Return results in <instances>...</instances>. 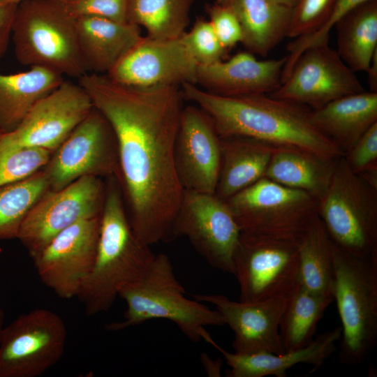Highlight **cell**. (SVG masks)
<instances>
[{
  "label": "cell",
  "mask_w": 377,
  "mask_h": 377,
  "mask_svg": "<svg viewBox=\"0 0 377 377\" xmlns=\"http://www.w3.org/2000/svg\"><path fill=\"white\" fill-rule=\"evenodd\" d=\"M310 119L344 154L377 123V92L364 91L335 99L311 110Z\"/></svg>",
  "instance_id": "23"
},
{
  "label": "cell",
  "mask_w": 377,
  "mask_h": 377,
  "mask_svg": "<svg viewBox=\"0 0 377 377\" xmlns=\"http://www.w3.org/2000/svg\"><path fill=\"white\" fill-rule=\"evenodd\" d=\"M4 3H8V4H15V5H17L18 3H20L21 1H22L23 0H2Z\"/></svg>",
  "instance_id": "45"
},
{
  "label": "cell",
  "mask_w": 377,
  "mask_h": 377,
  "mask_svg": "<svg viewBox=\"0 0 377 377\" xmlns=\"http://www.w3.org/2000/svg\"><path fill=\"white\" fill-rule=\"evenodd\" d=\"M343 156L351 171L357 175L377 165V123L367 131Z\"/></svg>",
  "instance_id": "38"
},
{
  "label": "cell",
  "mask_w": 377,
  "mask_h": 377,
  "mask_svg": "<svg viewBox=\"0 0 377 377\" xmlns=\"http://www.w3.org/2000/svg\"><path fill=\"white\" fill-rule=\"evenodd\" d=\"M77 80L115 134L117 177L132 230L149 246L171 239L184 193L174 163L182 90L127 85L107 74L87 73Z\"/></svg>",
  "instance_id": "1"
},
{
  "label": "cell",
  "mask_w": 377,
  "mask_h": 377,
  "mask_svg": "<svg viewBox=\"0 0 377 377\" xmlns=\"http://www.w3.org/2000/svg\"><path fill=\"white\" fill-rule=\"evenodd\" d=\"M17 4L10 39L17 61L79 79L88 73L76 33L75 18L61 0Z\"/></svg>",
  "instance_id": "5"
},
{
  "label": "cell",
  "mask_w": 377,
  "mask_h": 377,
  "mask_svg": "<svg viewBox=\"0 0 377 377\" xmlns=\"http://www.w3.org/2000/svg\"><path fill=\"white\" fill-rule=\"evenodd\" d=\"M193 2L194 0H128L127 20L144 27L149 38H178L185 32Z\"/></svg>",
  "instance_id": "31"
},
{
  "label": "cell",
  "mask_w": 377,
  "mask_h": 377,
  "mask_svg": "<svg viewBox=\"0 0 377 377\" xmlns=\"http://www.w3.org/2000/svg\"><path fill=\"white\" fill-rule=\"evenodd\" d=\"M174 163L184 190L214 194L221 163L220 137L210 117L198 106L182 109Z\"/></svg>",
  "instance_id": "18"
},
{
  "label": "cell",
  "mask_w": 377,
  "mask_h": 377,
  "mask_svg": "<svg viewBox=\"0 0 377 377\" xmlns=\"http://www.w3.org/2000/svg\"><path fill=\"white\" fill-rule=\"evenodd\" d=\"M68 13L74 18L99 17L128 22V0H64Z\"/></svg>",
  "instance_id": "36"
},
{
  "label": "cell",
  "mask_w": 377,
  "mask_h": 377,
  "mask_svg": "<svg viewBox=\"0 0 377 377\" xmlns=\"http://www.w3.org/2000/svg\"><path fill=\"white\" fill-rule=\"evenodd\" d=\"M54 151L19 147L0 151V187L22 181L43 170Z\"/></svg>",
  "instance_id": "33"
},
{
  "label": "cell",
  "mask_w": 377,
  "mask_h": 377,
  "mask_svg": "<svg viewBox=\"0 0 377 377\" xmlns=\"http://www.w3.org/2000/svg\"><path fill=\"white\" fill-rule=\"evenodd\" d=\"M333 280L332 242L318 216L301 241L300 282L313 293L333 295Z\"/></svg>",
  "instance_id": "30"
},
{
  "label": "cell",
  "mask_w": 377,
  "mask_h": 377,
  "mask_svg": "<svg viewBox=\"0 0 377 377\" xmlns=\"http://www.w3.org/2000/svg\"><path fill=\"white\" fill-rule=\"evenodd\" d=\"M301 241L241 232L233 256L239 300L290 296L300 286Z\"/></svg>",
  "instance_id": "9"
},
{
  "label": "cell",
  "mask_w": 377,
  "mask_h": 377,
  "mask_svg": "<svg viewBox=\"0 0 377 377\" xmlns=\"http://www.w3.org/2000/svg\"><path fill=\"white\" fill-rule=\"evenodd\" d=\"M364 91L355 73L327 42L303 51L286 78L269 95L316 110Z\"/></svg>",
  "instance_id": "15"
},
{
  "label": "cell",
  "mask_w": 377,
  "mask_h": 377,
  "mask_svg": "<svg viewBox=\"0 0 377 377\" xmlns=\"http://www.w3.org/2000/svg\"><path fill=\"white\" fill-rule=\"evenodd\" d=\"M290 296H279L257 302L233 301L223 295L198 294L193 297L212 304L225 325L234 334L235 353L251 354L283 352L279 323Z\"/></svg>",
  "instance_id": "19"
},
{
  "label": "cell",
  "mask_w": 377,
  "mask_h": 377,
  "mask_svg": "<svg viewBox=\"0 0 377 377\" xmlns=\"http://www.w3.org/2000/svg\"><path fill=\"white\" fill-rule=\"evenodd\" d=\"M93 108L78 82L64 80L39 100L13 131L0 133V151L19 147L54 151Z\"/></svg>",
  "instance_id": "14"
},
{
  "label": "cell",
  "mask_w": 377,
  "mask_h": 377,
  "mask_svg": "<svg viewBox=\"0 0 377 377\" xmlns=\"http://www.w3.org/2000/svg\"><path fill=\"white\" fill-rule=\"evenodd\" d=\"M105 184L96 259L76 297L87 316L110 309L119 291L138 279L156 256L131 228L117 177H108Z\"/></svg>",
  "instance_id": "3"
},
{
  "label": "cell",
  "mask_w": 377,
  "mask_h": 377,
  "mask_svg": "<svg viewBox=\"0 0 377 377\" xmlns=\"http://www.w3.org/2000/svg\"><path fill=\"white\" fill-rule=\"evenodd\" d=\"M105 188L102 178L85 176L61 189L48 190L26 216L17 239L34 259L62 230L101 215Z\"/></svg>",
  "instance_id": "12"
},
{
  "label": "cell",
  "mask_w": 377,
  "mask_h": 377,
  "mask_svg": "<svg viewBox=\"0 0 377 377\" xmlns=\"http://www.w3.org/2000/svg\"><path fill=\"white\" fill-rule=\"evenodd\" d=\"M337 0H299L292 10L287 37L297 38L316 30L327 19Z\"/></svg>",
  "instance_id": "35"
},
{
  "label": "cell",
  "mask_w": 377,
  "mask_h": 377,
  "mask_svg": "<svg viewBox=\"0 0 377 377\" xmlns=\"http://www.w3.org/2000/svg\"><path fill=\"white\" fill-rule=\"evenodd\" d=\"M17 5L0 0V59L6 52L11 36L12 24Z\"/></svg>",
  "instance_id": "39"
},
{
  "label": "cell",
  "mask_w": 377,
  "mask_h": 377,
  "mask_svg": "<svg viewBox=\"0 0 377 377\" xmlns=\"http://www.w3.org/2000/svg\"><path fill=\"white\" fill-rule=\"evenodd\" d=\"M61 1H64V0H61Z\"/></svg>",
  "instance_id": "46"
},
{
  "label": "cell",
  "mask_w": 377,
  "mask_h": 377,
  "mask_svg": "<svg viewBox=\"0 0 377 377\" xmlns=\"http://www.w3.org/2000/svg\"><path fill=\"white\" fill-rule=\"evenodd\" d=\"M184 98L212 119L219 137L244 136L278 148L308 151L331 158L342 151L310 119L311 109L267 94L223 96L195 84L182 85Z\"/></svg>",
  "instance_id": "2"
},
{
  "label": "cell",
  "mask_w": 377,
  "mask_h": 377,
  "mask_svg": "<svg viewBox=\"0 0 377 377\" xmlns=\"http://www.w3.org/2000/svg\"><path fill=\"white\" fill-rule=\"evenodd\" d=\"M101 215L81 220L62 230L33 259L41 281L62 299L77 297L92 269Z\"/></svg>",
  "instance_id": "16"
},
{
  "label": "cell",
  "mask_w": 377,
  "mask_h": 377,
  "mask_svg": "<svg viewBox=\"0 0 377 377\" xmlns=\"http://www.w3.org/2000/svg\"><path fill=\"white\" fill-rule=\"evenodd\" d=\"M318 216L342 251L356 256L377 255V188L353 172L343 156L318 200Z\"/></svg>",
  "instance_id": "7"
},
{
  "label": "cell",
  "mask_w": 377,
  "mask_h": 377,
  "mask_svg": "<svg viewBox=\"0 0 377 377\" xmlns=\"http://www.w3.org/2000/svg\"><path fill=\"white\" fill-rule=\"evenodd\" d=\"M126 304L120 321L105 325L116 332L153 319H166L175 323L193 341L211 336L207 326L224 325L221 316L202 302L190 300L175 276L172 264L165 253L156 255L146 272L119 293Z\"/></svg>",
  "instance_id": "4"
},
{
  "label": "cell",
  "mask_w": 377,
  "mask_h": 377,
  "mask_svg": "<svg viewBox=\"0 0 377 377\" xmlns=\"http://www.w3.org/2000/svg\"><path fill=\"white\" fill-rule=\"evenodd\" d=\"M48 190L43 169L26 179L0 187V242L17 239L26 216Z\"/></svg>",
  "instance_id": "32"
},
{
  "label": "cell",
  "mask_w": 377,
  "mask_h": 377,
  "mask_svg": "<svg viewBox=\"0 0 377 377\" xmlns=\"http://www.w3.org/2000/svg\"><path fill=\"white\" fill-rule=\"evenodd\" d=\"M338 158H327L305 150L277 148L264 177L304 191L318 200L330 184Z\"/></svg>",
  "instance_id": "26"
},
{
  "label": "cell",
  "mask_w": 377,
  "mask_h": 377,
  "mask_svg": "<svg viewBox=\"0 0 377 377\" xmlns=\"http://www.w3.org/2000/svg\"><path fill=\"white\" fill-rule=\"evenodd\" d=\"M241 232L302 241L316 219L318 200L263 177L226 200Z\"/></svg>",
  "instance_id": "8"
},
{
  "label": "cell",
  "mask_w": 377,
  "mask_h": 377,
  "mask_svg": "<svg viewBox=\"0 0 377 377\" xmlns=\"http://www.w3.org/2000/svg\"><path fill=\"white\" fill-rule=\"evenodd\" d=\"M332 253V294L341 323L339 360L359 364L377 341V255H350L333 242Z\"/></svg>",
  "instance_id": "6"
},
{
  "label": "cell",
  "mask_w": 377,
  "mask_h": 377,
  "mask_svg": "<svg viewBox=\"0 0 377 377\" xmlns=\"http://www.w3.org/2000/svg\"><path fill=\"white\" fill-rule=\"evenodd\" d=\"M221 163L214 194L226 201L265 177L278 147L244 136L220 137Z\"/></svg>",
  "instance_id": "24"
},
{
  "label": "cell",
  "mask_w": 377,
  "mask_h": 377,
  "mask_svg": "<svg viewBox=\"0 0 377 377\" xmlns=\"http://www.w3.org/2000/svg\"><path fill=\"white\" fill-rule=\"evenodd\" d=\"M207 11L215 34L226 50L242 42V29L231 10L215 2L207 7Z\"/></svg>",
  "instance_id": "37"
},
{
  "label": "cell",
  "mask_w": 377,
  "mask_h": 377,
  "mask_svg": "<svg viewBox=\"0 0 377 377\" xmlns=\"http://www.w3.org/2000/svg\"><path fill=\"white\" fill-rule=\"evenodd\" d=\"M277 3L293 8L299 0H272Z\"/></svg>",
  "instance_id": "43"
},
{
  "label": "cell",
  "mask_w": 377,
  "mask_h": 377,
  "mask_svg": "<svg viewBox=\"0 0 377 377\" xmlns=\"http://www.w3.org/2000/svg\"><path fill=\"white\" fill-rule=\"evenodd\" d=\"M341 327L328 330L313 339L306 346L280 354L259 353L242 354L230 353L214 340L210 344L223 355L229 369L228 377H285L288 369L298 364L313 367V371L323 365L336 350V343L341 338Z\"/></svg>",
  "instance_id": "21"
},
{
  "label": "cell",
  "mask_w": 377,
  "mask_h": 377,
  "mask_svg": "<svg viewBox=\"0 0 377 377\" xmlns=\"http://www.w3.org/2000/svg\"><path fill=\"white\" fill-rule=\"evenodd\" d=\"M235 15L242 43L254 55L266 57L287 37L293 8L272 0H216Z\"/></svg>",
  "instance_id": "25"
},
{
  "label": "cell",
  "mask_w": 377,
  "mask_h": 377,
  "mask_svg": "<svg viewBox=\"0 0 377 377\" xmlns=\"http://www.w3.org/2000/svg\"><path fill=\"white\" fill-rule=\"evenodd\" d=\"M333 295L313 293L301 285L290 297L279 323L283 352L301 348L312 339Z\"/></svg>",
  "instance_id": "29"
},
{
  "label": "cell",
  "mask_w": 377,
  "mask_h": 377,
  "mask_svg": "<svg viewBox=\"0 0 377 377\" xmlns=\"http://www.w3.org/2000/svg\"><path fill=\"white\" fill-rule=\"evenodd\" d=\"M57 191L85 176H117L119 154L113 129L94 107L53 152L43 168Z\"/></svg>",
  "instance_id": "11"
},
{
  "label": "cell",
  "mask_w": 377,
  "mask_h": 377,
  "mask_svg": "<svg viewBox=\"0 0 377 377\" xmlns=\"http://www.w3.org/2000/svg\"><path fill=\"white\" fill-rule=\"evenodd\" d=\"M4 320H5V312L0 308V339L2 333V330L4 327Z\"/></svg>",
  "instance_id": "44"
},
{
  "label": "cell",
  "mask_w": 377,
  "mask_h": 377,
  "mask_svg": "<svg viewBox=\"0 0 377 377\" xmlns=\"http://www.w3.org/2000/svg\"><path fill=\"white\" fill-rule=\"evenodd\" d=\"M286 61V56L258 60L248 51L238 52L227 61L198 65L196 84L223 96L269 94L281 83Z\"/></svg>",
  "instance_id": "20"
},
{
  "label": "cell",
  "mask_w": 377,
  "mask_h": 377,
  "mask_svg": "<svg viewBox=\"0 0 377 377\" xmlns=\"http://www.w3.org/2000/svg\"><path fill=\"white\" fill-rule=\"evenodd\" d=\"M198 65L221 61L228 50L221 43L209 21L198 19L190 31L181 36Z\"/></svg>",
  "instance_id": "34"
},
{
  "label": "cell",
  "mask_w": 377,
  "mask_h": 377,
  "mask_svg": "<svg viewBox=\"0 0 377 377\" xmlns=\"http://www.w3.org/2000/svg\"><path fill=\"white\" fill-rule=\"evenodd\" d=\"M80 52L88 73L108 74L142 38L141 27L99 17L75 18Z\"/></svg>",
  "instance_id": "22"
},
{
  "label": "cell",
  "mask_w": 377,
  "mask_h": 377,
  "mask_svg": "<svg viewBox=\"0 0 377 377\" xmlns=\"http://www.w3.org/2000/svg\"><path fill=\"white\" fill-rule=\"evenodd\" d=\"M357 175L370 186L377 188V165L368 168Z\"/></svg>",
  "instance_id": "42"
},
{
  "label": "cell",
  "mask_w": 377,
  "mask_h": 377,
  "mask_svg": "<svg viewBox=\"0 0 377 377\" xmlns=\"http://www.w3.org/2000/svg\"><path fill=\"white\" fill-rule=\"evenodd\" d=\"M334 27L341 59L355 73L366 71L377 52V0L355 6Z\"/></svg>",
  "instance_id": "28"
},
{
  "label": "cell",
  "mask_w": 377,
  "mask_h": 377,
  "mask_svg": "<svg viewBox=\"0 0 377 377\" xmlns=\"http://www.w3.org/2000/svg\"><path fill=\"white\" fill-rule=\"evenodd\" d=\"M370 91L377 92V52L373 56L367 71Z\"/></svg>",
  "instance_id": "41"
},
{
  "label": "cell",
  "mask_w": 377,
  "mask_h": 377,
  "mask_svg": "<svg viewBox=\"0 0 377 377\" xmlns=\"http://www.w3.org/2000/svg\"><path fill=\"white\" fill-rule=\"evenodd\" d=\"M173 233L186 237L210 266L232 274L241 230L226 201L215 194L184 190Z\"/></svg>",
  "instance_id": "13"
},
{
  "label": "cell",
  "mask_w": 377,
  "mask_h": 377,
  "mask_svg": "<svg viewBox=\"0 0 377 377\" xmlns=\"http://www.w3.org/2000/svg\"><path fill=\"white\" fill-rule=\"evenodd\" d=\"M67 332L54 312L36 309L4 326L0 339V377H37L62 357Z\"/></svg>",
  "instance_id": "10"
},
{
  "label": "cell",
  "mask_w": 377,
  "mask_h": 377,
  "mask_svg": "<svg viewBox=\"0 0 377 377\" xmlns=\"http://www.w3.org/2000/svg\"><path fill=\"white\" fill-rule=\"evenodd\" d=\"M198 64L181 36L155 39L147 36L131 49L107 74L131 86L196 84Z\"/></svg>",
  "instance_id": "17"
},
{
  "label": "cell",
  "mask_w": 377,
  "mask_h": 377,
  "mask_svg": "<svg viewBox=\"0 0 377 377\" xmlns=\"http://www.w3.org/2000/svg\"><path fill=\"white\" fill-rule=\"evenodd\" d=\"M64 80L61 75L37 66L13 74L0 72V133L13 131L32 107Z\"/></svg>",
  "instance_id": "27"
},
{
  "label": "cell",
  "mask_w": 377,
  "mask_h": 377,
  "mask_svg": "<svg viewBox=\"0 0 377 377\" xmlns=\"http://www.w3.org/2000/svg\"><path fill=\"white\" fill-rule=\"evenodd\" d=\"M201 363L207 374L210 377H220L221 376L222 360L212 359L207 353L200 354Z\"/></svg>",
  "instance_id": "40"
}]
</instances>
